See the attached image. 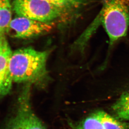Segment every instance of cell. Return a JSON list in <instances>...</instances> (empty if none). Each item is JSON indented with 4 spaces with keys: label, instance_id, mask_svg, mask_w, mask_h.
Segmentation results:
<instances>
[{
    "label": "cell",
    "instance_id": "1",
    "mask_svg": "<svg viewBox=\"0 0 129 129\" xmlns=\"http://www.w3.org/2000/svg\"><path fill=\"white\" fill-rule=\"evenodd\" d=\"M50 51L26 47L13 52L9 62L13 82L45 88L50 80L47 68Z\"/></svg>",
    "mask_w": 129,
    "mask_h": 129
},
{
    "label": "cell",
    "instance_id": "2",
    "mask_svg": "<svg viewBox=\"0 0 129 129\" xmlns=\"http://www.w3.org/2000/svg\"><path fill=\"white\" fill-rule=\"evenodd\" d=\"M111 45L127 35L129 27V0H103L99 16Z\"/></svg>",
    "mask_w": 129,
    "mask_h": 129
},
{
    "label": "cell",
    "instance_id": "3",
    "mask_svg": "<svg viewBox=\"0 0 129 129\" xmlns=\"http://www.w3.org/2000/svg\"><path fill=\"white\" fill-rule=\"evenodd\" d=\"M18 16L46 23H67L60 9L45 0H14Z\"/></svg>",
    "mask_w": 129,
    "mask_h": 129
},
{
    "label": "cell",
    "instance_id": "4",
    "mask_svg": "<svg viewBox=\"0 0 129 129\" xmlns=\"http://www.w3.org/2000/svg\"><path fill=\"white\" fill-rule=\"evenodd\" d=\"M56 24L18 16L12 19L6 34L16 38H31L51 31Z\"/></svg>",
    "mask_w": 129,
    "mask_h": 129
},
{
    "label": "cell",
    "instance_id": "5",
    "mask_svg": "<svg viewBox=\"0 0 129 129\" xmlns=\"http://www.w3.org/2000/svg\"><path fill=\"white\" fill-rule=\"evenodd\" d=\"M30 98L29 92L24 91L20 93L16 112L11 118L20 129H46L34 112Z\"/></svg>",
    "mask_w": 129,
    "mask_h": 129
},
{
    "label": "cell",
    "instance_id": "6",
    "mask_svg": "<svg viewBox=\"0 0 129 129\" xmlns=\"http://www.w3.org/2000/svg\"><path fill=\"white\" fill-rule=\"evenodd\" d=\"M12 52L5 35H0V99L7 95L12 88L9 62Z\"/></svg>",
    "mask_w": 129,
    "mask_h": 129
},
{
    "label": "cell",
    "instance_id": "7",
    "mask_svg": "<svg viewBox=\"0 0 129 129\" xmlns=\"http://www.w3.org/2000/svg\"><path fill=\"white\" fill-rule=\"evenodd\" d=\"M55 5L63 13L67 22L79 14L88 0H45Z\"/></svg>",
    "mask_w": 129,
    "mask_h": 129
},
{
    "label": "cell",
    "instance_id": "8",
    "mask_svg": "<svg viewBox=\"0 0 129 129\" xmlns=\"http://www.w3.org/2000/svg\"><path fill=\"white\" fill-rule=\"evenodd\" d=\"M112 109L116 118L121 120L129 121V93H122L114 104Z\"/></svg>",
    "mask_w": 129,
    "mask_h": 129
},
{
    "label": "cell",
    "instance_id": "9",
    "mask_svg": "<svg viewBox=\"0 0 129 129\" xmlns=\"http://www.w3.org/2000/svg\"><path fill=\"white\" fill-rule=\"evenodd\" d=\"M96 112L104 129H129V123L112 117L103 111Z\"/></svg>",
    "mask_w": 129,
    "mask_h": 129
},
{
    "label": "cell",
    "instance_id": "10",
    "mask_svg": "<svg viewBox=\"0 0 129 129\" xmlns=\"http://www.w3.org/2000/svg\"><path fill=\"white\" fill-rule=\"evenodd\" d=\"M12 20L9 0H0V35H6Z\"/></svg>",
    "mask_w": 129,
    "mask_h": 129
},
{
    "label": "cell",
    "instance_id": "11",
    "mask_svg": "<svg viewBox=\"0 0 129 129\" xmlns=\"http://www.w3.org/2000/svg\"><path fill=\"white\" fill-rule=\"evenodd\" d=\"M74 129H104L96 112L79 122Z\"/></svg>",
    "mask_w": 129,
    "mask_h": 129
},
{
    "label": "cell",
    "instance_id": "12",
    "mask_svg": "<svg viewBox=\"0 0 129 129\" xmlns=\"http://www.w3.org/2000/svg\"><path fill=\"white\" fill-rule=\"evenodd\" d=\"M3 129H20L16 123L12 118H10L9 120Z\"/></svg>",
    "mask_w": 129,
    "mask_h": 129
}]
</instances>
